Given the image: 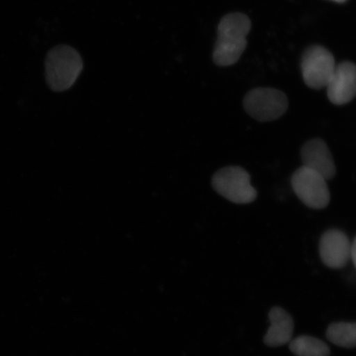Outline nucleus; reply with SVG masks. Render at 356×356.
<instances>
[{"mask_svg":"<svg viewBox=\"0 0 356 356\" xmlns=\"http://www.w3.org/2000/svg\"><path fill=\"white\" fill-rule=\"evenodd\" d=\"M289 349L296 356H329L328 346L321 340L309 336H300L289 342Z\"/></svg>","mask_w":356,"mask_h":356,"instance_id":"obj_12","label":"nucleus"},{"mask_svg":"<svg viewBox=\"0 0 356 356\" xmlns=\"http://www.w3.org/2000/svg\"><path fill=\"white\" fill-rule=\"evenodd\" d=\"M212 186L218 194L235 204L252 203L257 197L250 175L238 166L226 167L218 171L213 176Z\"/></svg>","mask_w":356,"mask_h":356,"instance_id":"obj_3","label":"nucleus"},{"mask_svg":"<svg viewBox=\"0 0 356 356\" xmlns=\"http://www.w3.org/2000/svg\"><path fill=\"white\" fill-rule=\"evenodd\" d=\"M350 259L353 260L356 268V237L355 238L353 243H351Z\"/></svg>","mask_w":356,"mask_h":356,"instance_id":"obj_13","label":"nucleus"},{"mask_svg":"<svg viewBox=\"0 0 356 356\" xmlns=\"http://www.w3.org/2000/svg\"><path fill=\"white\" fill-rule=\"evenodd\" d=\"M326 336L334 345L347 349L355 348L356 323H333L329 325Z\"/></svg>","mask_w":356,"mask_h":356,"instance_id":"obj_11","label":"nucleus"},{"mask_svg":"<svg viewBox=\"0 0 356 356\" xmlns=\"http://www.w3.org/2000/svg\"><path fill=\"white\" fill-rule=\"evenodd\" d=\"M291 185L297 197L309 208L322 210L330 203L327 180L308 168L302 166L293 172Z\"/></svg>","mask_w":356,"mask_h":356,"instance_id":"obj_5","label":"nucleus"},{"mask_svg":"<svg viewBox=\"0 0 356 356\" xmlns=\"http://www.w3.org/2000/svg\"><path fill=\"white\" fill-rule=\"evenodd\" d=\"M243 106L250 117L258 122H267L282 118L286 113L289 101L278 89L257 88L245 96Z\"/></svg>","mask_w":356,"mask_h":356,"instance_id":"obj_4","label":"nucleus"},{"mask_svg":"<svg viewBox=\"0 0 356 356\" xmlns=\"http://www.w3.org/2000/svg\"><path fill=\"white\" fill-rule=\"evenodd\" d=\"M332 1L342 3L347 1V0H332Z\"/></svg>","mask_w":356,"mask_h":356,"instance_id":"obj_14","label":"nucleus"},{"mask_svg":"<svg viewBox=\"0 0 356 356\" xmlns=\"http://www.w3.org/2000/svg\"><path fill=\"white\" fill-rule=\"evenodd\" d=\"M351 243L339 229H329L319 242L320 257L325 265L332 269H341L350 260Z\"/></svg>","mask_w":356,"mask_h":356,"instance_id":"obj_7","label":"nucleus"},{"mask_svg":"<svg viewBox=\"0 0 356 356\" xmlns=\"http://www.w3.org/2000/svg\"><path fill=\"white\" fill-rule=\"evenodd\" d=\"M270 327L264 337L270 347H279L291 341L295 323L291 315L280 307H274L269 313Z\"/></svg>","mask_w":356,"mask_h":356,"instance_id":"obj_10","label":"nucleus"},{"mask_svg":"<svg viewBox=\"0 0 356 356\" xmlns=\"http://www.w3.org/2000/svg\"><path fill=\"white\" fill-rule=\"evenodd\" d=\"M302 166L319 173L327 181L336 176L335 163L325 141L313 139L307 141L301 149Z\"/></svg>","mask_w":356,"mask_h":356,"instance_id":"obj_9","label":"nucleus"},{"mask_svg":"<svg viewBox=\"0 0 356 356\" xmlns=\"http://www.w3.org/2000/svg\"><path fill=\"white\" fill-rule=\"evenodd\" d=\"M252 22L242 13H232L222 17L218 26V38L213 52L217 65L229 66L237 63L247 47V35Z\"/></svg>","mask_w":356,"mask_h":356,"instance_id":"obj_1","label":"nucleus"},{"mask_svg":"<svg viewBox=\"0 0 356 356\" xmlns=\"http://www.w3.org/2000/svg\"><path fill=\"white\" fill-rule=\"evenodd\" d=\"M335 58L322 46L307 48L302 56L301 70L306 86L319 90L326 88L336 69Z\"/></svg>","mask_w":356,"mask_h":356,"instance_id":"obj_6","label":"nucleus"},{"mask_svg":"<svg viewBox=\"0 0 356 356\" xmlns=\"http://www.w3.org/2000/svg\"><path fill=\"white\" fill-rule=\"evenodd\" d=\"M326 88L332 104L337 106L349 104L356 97V65L349 61L337 65Z\"/></svg>","mask_w":356,"mask_h":356,"instance_id":"obj_8","label":"nucleus"},{"mask_svg":"<svg viewBox=\"0 0 356 356\" xmlns=\"http://www.w3.org/2000/svg\"><path fill=\"white\" fill-rule=\"evenodd\" d=\"M48 86L55 92L68 90L81 74V56L73 47L61 44L48 52L46 63Z\"/></svg>","mask_w":356,"mask_h":356,"instance_id":"obj_2","label":"nucleus"}]
</instances>
